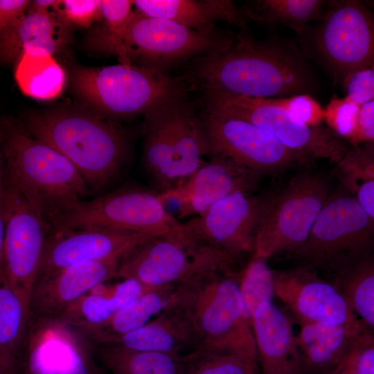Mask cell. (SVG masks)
<instances>
[{"label":"cell","mask_w":374,"mask_h":374,"mask_svg":"<svg viewBox=\"0 0 374 374\" xmlns=\"http://www.w3.org/2000/svg\"><path fill=\"white\" fill-rule=\"evenodd\" d=\"M4 176L48 222L83 200L90 190L62 154L13 118L0 119Z\"/></svg>","instance_id":"3957f363"},{"label":"cell","mask_w":374,"mask_h":374,"mask_svg":"<svg viewBox=\"0 0 374 374\" xmlns=\"http://www.w3.org/2000/svg\"><path fill=\"white\" fill-rule=\"evenodd\" d=\"M176 285L151 288L127 304L109 319L96 326L76 329L91 344L98 346L143 326L169 303Z\"/></svg>","instance_id":"f1b7e54d"},{"label":"cell","mask_w":374,"mask_h":374,"mask_svg":"<svg viewBox=\"0 0 374 374\" xmlns=\"http://www.w3.org/2000/svg\"><path fill=\"white\" fill-rule=\"evenodd\" d=\"M272 100L308 126H320L324 121V108L311 95L297 94Z\"/></svg>","instance_id":"f35d334b"},{"label":"cell","mask_w":374,"mask_h":374,"mask_svg":"<svg viewBox=\"0 0 374 374\" xmlns=\"http://www.w3.org/2000/svg\"><path fill=\"white\" fill-rule=\"evenodd\" d=\"M178 226L127 252L119 261L117 277L135 279L154 288L177 285L209 272L240 271L234 259L184 235Z\"/></svg>","instance_id":"ba28073f"},{"label":"cell","mask_w":374,"mask_h":374,"mask_svg":"<svg viewBox=\"0 0 374 374\" xmlns=\"http://www.w3.org/2000/svg\"><path fill=\"white\" fill-rule=\"evenodd\" d=\"M93 345L57 319L30 321L19 374H106Z\"/></svg>","instance_id":"e0dca14e"},{"label":"cell","mask_w":374,"mask_h":374,"mask_svg":"<svg viewBox=\"0 0 374 374\" xmlns=\"http://www.w3.org/2000/svg\"><path fill=\"white\" fill-rule=\"evenodd\" d=\"M60 1L57 0L31 1L26 12L40 14L61 20L60 17Z\"/></svg>","instance_id":"f6af8a7d"},{"label":"cell","mask_w":374,"mask_h":374,"mask_svg":"<svg viewBox=\"0 0 374 374\" xmlns=\"http://www.w3.org/2000/svg\"><path fill=\"white\" fill-rule=\"evenodd\" d=\"M153 237L156 235L98 227L52 231L46 240L35 281L77 263L121 260Z\"/></svg>","instance_id":"ac0fdd59"},{"label":"cell","mask_w":374,"mask_h":374,"mask_svg":"<svg viewBox=\"0 0 374 374\" xmlns=\"http://www.w3.org/2000/svg\"><path fill=\"white\" fill-rule=\"evenodd\" d=\"M374 141V100L359 107L357 130L351 142L354 145L359 143H373Z\"/></svg>","instance_id":"7bdbcfd3"},{"label":"cell","mask_w":374,"mask_h":374,"mask_svg":"<svg viewBox=\"0 0 374 374\" xmlns=\"http://www.w3.org/2000/svg\"><path fill=\"white\" fill-rule=\"evenodd\" d=\"M2 264L10 285L30 303L51 226L3 173Z\"/></svg>","instance_id":"5bb4252c"},{"label":"cell","mask_w":374,"mask_h":374,"mask_svg":"<svg viewBox=\"0 0 374 374\" xmlns=\"http://www.w3.org/2000/svg\"><path fill=\"white\" fill-rule=\"evenodd\" d=\"M71 26L62 20L28 13L0 33V62L12 63L24 53L42 49L52 55L71 42Z\"/></svg>","instance_id":"484cf974"},{"label":"cell","mask_w":374,"mask_h":374,"mask_svg":"<svg viewBox=\"0 0 374 374\" xmlns=\"http://www.w3.org/2000/svg\"><path fill=\"white\" fill-rule=\"evenodd\" d=\"M330 374H357L350 353Z\"/></svg>","instance_id":"bcb514c9"},{"label":"cell","mask_w":374,"mask_h":374,"mask_svg":"<svg viewBox=\"0 0 374 374\" xmlns=\"http://www.w3.org/2000/svg\"><path fill=\"white\" fill-rule=\"evenodd\" d=\"M101 0H62L60 5L62 21L72 25L89 28L101 20Z\"/></svg>","instance_id":"ab89813d"},{"label":"cell","mask_w":374,"mask_h":374,"mask_svg":"<svg viewBox=\"0 0 374 374\" xmlns=\"http://www.w3.org/2000/svg\"><path fill=\"white\" fill-rule=\"evenodd\" d=\"M197 58L193 76L203 91L263 99L312 96L317 91L316 77L299 47L277 36L257 40L242 30L226 48Z\"/></svg>","instance_id":"6da1fadb"},{"label":"cell","mask_w":374,"mask_h":374,"mask_svg":"<svg viewBox=\"0 0 374 374\" xmlns=\"http://www.w3.org/2000/svg\"><path fill=\"white\" fill-rule=\"evenodd\" d=\"M3 193V178L2 181H0V261L1 260L2 255H3V244H4V234H5Z\"/></svg>","instance_id":"7dc6e473"},{"label":"cell","mask_w":374,"mask_h":374,"mask_svg":"<svg viewBox=\"0 0 374 374\" xmlns=\"http://www.w3.org/2000/svg\"><path fill=\"white\" fill-rule=\"evenodd\" d=\"M132 278L112 286L101 283L64 309L56 318L75 329L101 323L151 289Z\"/></svg>","instance_id":"4316f807"},{"label":"cell","mask_w":374,"mask_h":374,"mask_svg":"<svg viewBox=\"0 0 374 374\" xmlns=\"http://www.w3.org/2000/svg\"><path fill=\"white\" fill-rule=\"evenodd\" d=\"M241 271L209 272L177 284L171 301L188 316L198 349L257 361L255 339L239 283Z\"/></svg>","instance_id":"277c9868"},{"label":"cell","mask_w":374,"mask_h":374,"mask_svg":"<svg viewBox=\"0 0 374 374\" xmlns=\"http://www.w3.org/2000/svg\"><path fill=\"white\" fill-rule=\"evenodd\" d=\"M30 1L0 0V33L15 25L26 15Z\"/></svg>","instance_id":"ee69618b"},{"label":"cell","mask_w":374,"mask_h":374,"mask_svg":"<svg viewBox=\"0 0 374 374\" xmlns=\"http://www.w3.org/2000/svg\"><path fill=\"white\" fill-rule=\"evenodd\" d=\"M98 346L184 356L198 349V340L185 310L170 301L143 326Z\"/></svg>","instance_id":"cb8c5ba5"},{"label":"cell","mask_w":374,"mask_h":374,"mask_svg":"<svg viewBox=\"0 0 374 374\" xmlns=\"http://www.w3.org/2000/svg\"><path fill=\"white\" fill-rule=\"evenodd\" d=\"M181 374H260L257 361L197 350L184 356Z\"/></svg>","instance_id":"d590c367"},{"label":"cell","mask_w":374,"mask_h":374,"mask_svg":"<svg viewBox=\"0 0 374 374\" xmlns=\"http://www.w3.org/2000/svg\"><path fill=\"white\" fill-rule=\"evenodd\" d=\"M30 321L29 304L9 283L1 260V374H19Z\"/></svg>","instance_id":"83f0119b"},{"label":"cell","mask_w":374,"mask_h":374,"mask_svg":"<svg viewBox=\"0 0 374 374\" xmlns=\"http://www.w3.org/2000/svg\"><path fill=\"white\" fill-rule=\"evenodd\" d=\"M1 374V373H0Z\"/></svg>","instance_id":"681fc988"},{"label":"cell","mask_w":374,"mask_h":374,"mask_svg":"<svg viewBox=\"0 0 374 374\" xmlns=\"http://www.w3.org/2000/svg\"><path fill=\"white\" fill-rule=\"evenodd\" d=\"M15 64V79L26 95L49 100L63 91L66 82L64 71L47 51L30 50L22 54Z\"/></svg>","instance_id":"4dcf8cb0"},{"label":"cell","mask_w":374,"mask_h":374,"mask_svg":"<svg viewBox=\"0 0 374 374\" xmlns=\"http://www.w3.org/2000/svg\"><path fill=\"white\" fill-rule=\"evenodd\" d=\"M96 356L112 374H181L184 356L94 346Z\"/></svg>","instance_id":"d6a6232c"},{"label":"cell","mask_w":374,"mask_h":374,"mask_svg":"<svg viewBox=\"0 0 374 374\" xmlns=\"http://www.w3.org/2000/svg\"><path fill=\"white\" fill-rule=\"evenodd\" d=\"M49 224L51 232L98 227L159 236L179 222L167 211L158 193L127 187L91 200L80 201Z\"/></svg>","instance_id":"7c38bea8"},{"label":"cell","mask_w":374,"mask_h":374,"mask_svg":"<svg viewBox=\"0 0 374 374\" xmlns=\"http://www.w3.org/2000/svg\"><path fill=\"white\" fill-rule=\"evenodd\" d=\"M369 328L362 321L301 324L296 336L303 374H330Z\"/></svg>","instance_id":"603a6c76"},{"label":"cell","mask_w":374,"mask_h":374,"mask_svg":"<svg viewBox=\"0 0 374 374\" xmlns=\"http://www.w3.org/2000/svg\"><path fill=\"white\" fill-rule=\"evenodd\" d=\"M301 37L306 52L335 82L353 71L374 66V18L366 2L328 1L323 18L316 26H308Z\"/></svg>","instance_id":"9c48e42d"},{"label":"cell","mask_w":374,"mask_h":374,"mask_svg":"<svg viewBox=\"0 0 374 374\" xmlns=\"http://www.w3.org/2000/svg\"><path fill=\"white\" fill-rule=\"evenodd\" d=\"M350 353L357 374H374L373 330L364 333Z\"/></svg>","instance_id":"b9f144b4"},{"label":"cell","mask_w":374,"mask_h":374,"mask_svg":"<svg viewBox=\"0 0 374 374\" xmlns=\"http://www.w3.org/2000/svg\"><path fill=\"white\" fill-rule=\"evenodd\" d=\"M330 194L328 179L316 172L298 173L277 193L267 196L253 257L265 260L299 249Z\"/></svg>","instance_id":"30bf717a"},{"label":"cell","mask_w":374,"mask_h":374,"mask_svg":"<svg viewBox=\"0 0 374 374\" xmlns=\"http://www.w3.org/2000/svg\"><path fill=\"white\" fill-rule=\"evenodd\" d=\"M71 81L77 94L104 117L145 115L188 91L178 78L134 64L75 67Z\"/></svg>","instance_id":"52a82bcc"},{"label":"cell","mask_w":374,"mask_h":374,"mask_svg":"<svg viewBox=\"0 0 374 374\" xmlns=\"http://www.w3.org/2000/svg\"><path fill=\"white\" fill-rule=\"evenodd\" d=\"M100 8L102 18L87 36V48L98 54L115 55L121 64L130 65L124 43L135 12L132 1L101 0Z\"/></svg>","instance_id":"1f68e13d"},{"label":"cell","mask_w":374,"mask_h":374,"mask_svg":"<svg viewBox=\"0 0 374 374\" xmlns=\"http://www.w3.org/2000/svg\"><path fill=\"white\" fill-rule=\"evenodd\" d=\"M236 35L206 34L175 21L143 15L135 10L129 25L125 51L131 64L163 72L188 58L201 57L229 46Z\"/></svg>","instance_id":"4fadbf2b"},{"label":"cell","mask_w":374,"mask_h":374,"mask_svg":"<svg viewBox=\"0 0 374 374\" xmlns=\"http://www.w3.org/2000/svg\"><path fill=\"white\" fill-rule=\"evenodd\" d=\"M239 287L246 317L251 326L256 308L262 303L272 302L275 296L273 269L266 260L252 256L241 271Z\"/></svg>","instance_id":"8d00e7d4"},{"label":"cell","mask_w":374,"mask_h":374,"mask_svg":"<svg viewBox=\"0 0 374 374\" xmlns=\"http://www.w3.org/2000/svg\"><path fill=\"white\" fill-rule=\"evenodd\" d=\"M328 3L323 0H254L240 8L249 21L270 29L287 27L301 36L309 22L323 18Z\"/></svg>","instance_id":"f546056e"},{"label":"cell","mask_w":374,"mask_h":374,"mask_svg":"<svg viewBox=\"0 0 374 374\" xmlns=\"http://www.w3.org/2000/svg\"><path fill=\"white\" fill-rule=\"evenodd\" d=\"M119 261L80 262L38 279L30 299V320L56 318L93 287L116 278Z\"/></svg>","instance_id":"44dd1931"},{"label":"cell","mask_w":374,"mask_h":374,"mask_svg":"<svg viewBox=\"0 0 374 374\" xmlns=\"http://www.w3.org/2000/svg\"><path fill=\"white\" fill-rule=\"evenodd\" d=\"M346 100L359 106L374 100V66L356 69L342 80Z\"/></svg>","instance_id":"60d3db41"},{"label":"cell","mask_w":374,"mask_h":374,"mask_svg":"<svg viewBox=\"0 0 374 374\" xmlns=\"http://www.w3.org/2000/svg\"><path fill=\"white\" fill-rule=\"evenodd\" d=\"M251 324L261 374H303L292 322L279 308L272 302L260 304Z\"/></svg>","instance_id":"7402d4cb"},{"label":"cell","mask_w":374,"mask_h":374,"mask_svg":"<svg viewBox=\"0 0 374 374\" xmlns=\"http://www.w3.org/2000/svg\"><path fill=\"white\" fill-rule=\"evenodd\" d=\"M24 127L65 157L89 190L108 186L126 163L129 143L125 132L98 114L71 110L35 113Z\"/></svg>","instance_id":"7a4b0ae2"},{"label":"cell","mask_w":374,"mask_h":374,"mask_svg":"<svg viewBox=\"0 0 374 374\" xmlns=\"http://www.w3.org/2000/svg\"><path fill=\"white\" fill-rule=\"evenodd\" d=\"M267 200L249 191H236L193 217L178 229L235 261L253 252L258 225Z\"/></svg>","instance_id":"2e32d148"},{"label":"cell","mask_w":374,"mask_h":374,"mask_svg":"<svg viewBox=\"0 0 374 374\" xmlns=\"http://www.w3.org/2000/svg\"><path fill=\"white\" fill-rule=\"evenodd\" d=\"M359 107L345 98L333 96L324 108V121L328 127L351 143L357 130Z\"/></svg>","instance_id":"74e56055"},{"label":"cell","mask_w":374,"mask_h":374,"mask_svg":"<svg viewBox=\"0 0 374 374\" xmlns=\"http://www.w3.org/2000/svg\"><path fill=\"white\" fill-rule=\"evenodd\" d=\"M199 115L209 143L210 157H226L260 175L312 161L249 122L206 110Z\"/></svg>","instance_id":"9a60e30c"},{"label":"cell","mask_w":374,"mask_h":374,"mask_svg":"<svg viewBox=\"0 0 374 374\" xmlns=\"http://www.w3.org/2000/svg\"><path fill=\"white\" fill-rule=\"evenodd\" d=\"M203 91L205 110L254 124L269 132L286 148L312 160L325 159L337 163L350 147L328 127L308 126L272 99L213 90Z\"/></svg>","instance_id":"8fae6325"},{"label":"cell","mask_w":374,"mask_h":374,"mask_svg":"<svg viewBox=\"0 0 374 374\" xmlns=\"http://www.w3.org/2000/svg\"><path fill=\"white\" fill-rule=\"evenodd\" d=\"M210 157L182 183L159 193L164 204L176 203L178 218L199 215L230 194L251 192L256 187L260 177L258 173L226 157Z\"/></svg>","instance_id":"ffe728a7"},{"label":"cell","mask_w":374,"mask_h":374,"mask_svg":"<svg viewBox=\"0 0 374 374\" xmlns=\"http://www.w3.org/2000/svg\"><path fill=\"white\" fill-rule=\"evenodd\" d=\"M145 116L142 164L152 190L162 193L182 183L205 161L211 154L209 143L186 93Z\"/></svg>","instance_id":"5b68a950"},{"label":"cell","mask_w":374,"mask_h":374,"mask_svg":"<svg viewBox=\"0 0 374 374\" xmlns=\"http://www.w3.org/2000/svg\"><path fill=\"white\" fill-rule=\"evenodd\" d=\"M374 220L350 194H330L305 242L286 256L330 280L373 254Z\"/></svg>","instance_id":"8992f818"},{"label":"cell","mask_w":374,"mask_h":374,"mask_svg":"<svg viewBox=\"0 0 374 374\" xmlns=\"http://www.w3.org/2000/svg\"><path fill=\"white\" fill-rule=\"evenodd\" d=\"M274 294L300 325L344 323L359 319L339 291L317 271L302 266L274 270Z\"/></svg>","instance_id":"d6986e66"},{"label":"cell","mask_w":374,"mask_h":374,"mask_svg":"<svg viewBox=\"0 0 374 374\" xmlns=\"http://www.w3.org/2000/svg\"><path fill=\"white\" fill-rule=\"evenodd\" d=\"M337 173L344 188L353 195L374 220L373 143L349 147L336 163Z\"/></svg>","instance_id":"836d02e7"},{"label":"cell","mask_w":374,"mask_h":374,"mask_svg":"<svg viewBox=\"0 0 374 374\" xmlns=\"http://www.w3.org/2000/svg\"><path fill=\"white\" fill-rule=\"evenodd\" d=\"M133 6L139 13L170 20L206 34H215V22L224 21L247 30L249 21L240 7L227 0H135Z\"/></svg>","instance_id":"d4e9b609"},{"label":"cell","mask_w":374,"mask_h":374,"mask_svg":"<svg viewBox=\"0 0 374 374\" xmlns=\"http://www.w3.org/2000/svg\"><path fill=\"white\" fill-rule=\"evenodd\" d=\"M4 173V158L3 153V148L1 143V132H0V181H2L3 178Z\"/></svg>","instance_id":"c3c4849f"},{"label":"cell","mask_w":374,"mask_h":374,"mask_svg":"<svg viewBox=\"0 0 374 374\" xmlns=\"http://www.w3.org/2000/svg\"><path fill=\"white\" fill-rule=\"evenodd\" d=\"M330 281L339 291L355 314L373 330V254L358 262Z\"/></svg>","instance_id":"e575fe53"}]
</instances>
